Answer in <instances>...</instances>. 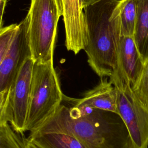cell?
Here are the masks:
<instances>
[{
	"label": "cell",
	"mask_w": 148,
	"mask_h": 148,
	"mask_svg": "<svg viewBox=\"0 0 148 148\" xmlns=\"http://www.w3.org/2000/svg\"><path fill=\"white\" fill-rule=\"evenodd\" d=\"M34 132L68 134L85 148H135L119 114L74 105L61 103L54 114Z\"/></svg>",
	"instance_id": "6da1fadb"
},
{
	"label": "cell",
	"mask_w": 148,
	"mask_h": 148,
	"mask_svg": "<svg viewBox=\"0 0 148 148\" xmlns=\"http://www.w3.org/2000/svg\"><path fill=\"white\" fill-rule=\"evenodd\" d=\"M119 0H101L83 8L87 62L100 77H110L117 66V49L121 38Z\"/></svg>",
	"instance_id": "7a4b0ae2"
},
{
	"label": "cell",
	"mask_w": 148,
	"mask_h": 148,
	"mask_svg": "<svg viewBox=\"0 0 148 148\" xmlns=\"http://www.w3.org/2000/svg\"><path fill=\"white\" fill-rule=\"evenodd\" d=\"M63 101L53 61L34 63L25 132H33L54 114Z\"/></svg>",
	"instance_id": "3957f363"
},
{
	"label": "cell",
	"mask_w": 148,
	"mask_h": 148,
	"mask_svg": "<svg viewBox=\"0 0 148 148\" xmlns=\"http://www.w3.org/2000/svg\"><path fill=\"white\" fill-rule=\"evenodd\" d=\"M28 35L35 63L53 61L55 40L60 16L55 0H31L27 13Z\"/></svg>",
	"instance_id": "277c9868"
},
{
	"label": "cell",
	"mask_w": 148,
	"mask_h": 148,
	"mask_svg": "<svg viewBox=\"0 0 148 148\" xmlns=\"http://www.w3.org/2000/svg\"><path fill=\"white\" fill-rule=\"evenodd\" d=\"M109 80L116 90L118 113L129 131L135 148H147L148 107L135 95L127 76L119 65Z\"/></svg>",
	"instance_id": "5b68a950"
},
{
	"label": "cell",
	"mask_w": 148,
	"mask_h": 148,
	"mask_svg": "<svg viewBox=\"0 0 148 148\" xmlns=\"http://www.w3.org/2000/svg\"><path fill=\"white\" fill-rule=\"evenodd\" d=\"M35 62L28 56L19 68L9 88L10 123L17 133L25 132V124Z\"/></svg>",
	"instance_id": "8992f818"
},
{
	"label": "cell",
	"mask_w": 148,
	"mask_h": 148,
	"mask_svg": "<svg viewBox=\"0 0 148 148\" xmlns=\"http://www.w3.org/2000/svg\"><path fill=\"white\" fill-rule=\"evenodd\" d=\"M27 15L18 24V29L0 65V92L9 89L25 58L31 56L29 45Z\"/></svg>",
	"instance_id": "52a82bcc"
},
{
	"label": "cell",
	"mask_w": 148,
	"mask_h": 148,
	"mask_svg": "<svg viewBox=\"0 0 148 148\" xmlns=\"http://www.w3.org/2000/svg\"><path fill=\"white\" fill-rule=\"evenodd\" d=\"M65 31V45L68 51L77 54L87 43V31L80 0H55Z\"/></svg>",
	"instance_id": "ba28073f"
},
{
	"label": "cell",
	"mask_w": 148,
	"mask_h": 148,
	"mask_svg": "<svg viewBox=\"0 0 148 148\" xmlns=\"http://www.w3.org/2000/svg\"><path fill=\"white\" fill-rule=\"evenodd\" d=\"M74 105L111 111L119 114L117 106V92L114 86L107 79L86 92L83 98L75 100Z\"/></svg>",
	"instance_id": "9c48e42d"
},
{
	"label": "cell",
	"mask_w": 148,
	"mask_h": 148,
	"mask_svg": "<svg viewBox=\"0 0 148 148\" xmlns=\"http://www.w3.org/2000/svg\"><path fill=\"white\" fill-rule=\"evenodd\" d=\"M144 61L132 36H121L117 49V65L125 72L131 87L137 82Z\"/></svg>",
	"instance_id": "30bf717a"
},
{
	"label": "cell",
	"mask_w": 148,
	"mask_h": 148,
	"mask_svg": "<svg viewBox=\"0 0 148 148\" xmlns=\"http://www.w3.org/2000/svg\"><path fill=\"white\" fill-rule=\"evenodd\" d=\"M28 139L39 148H85L73 136L60 132H31Z\"/></svg>",
	"instance_id": "8fae6325"
},
{
	"label": "cell",
	"mask_w": 148,
	"mask_h": 148,
	"mask_svg": "<svg viewBox=\"0 0 148 148\" xmlns=\"http://www.w3.org/2000/svg\"><path fill=\"white\" fill-rule=\"evenodd\" d=\"M137 18L134 39L143 61L148 57V0H136Z\"/></svg>",
	"instance_id": "7c38bea8"
},
{
	"label": "cell",
	"mask_w": 148,
	"mask_h": 148,
	"mask_svg": "<svg viewBox=\"0 0 148 148\" xmlns=\"http://www.w3.org/2000/svg\"><path fill=\"white\" fill-rule=\"evenodd\" d=\"M118 7L121 36L134 37L137 18L136 0H119Z\"/></svg>",
	"instance_id": "4fadbf2b"
},
{
	"label": "cell",
	"mask_w": 148,
	"mask_h": 148,
	"mask_svg": "<svg viewBox=\"0 0 148 148\" xmlns=\"http://www.w3.org/2000/svg\"><path fill=\"white\" fill-rule=\"evenodd\" d=\"M132 89L142 104L148 107V57L145 61L141 73Z\"/></svg>",
	"instance_id": "5bb4252c"
},
{
	"label": "cell",
	"mask_w": 148,
	"mask_h": 148,
	"mask_svg": "<svg viewBox=\"0 0 148 148\" xmlns=\"http://www.w3.org/2000/svg\"><path fill=\"white\" fill-rule=\"evenodd\" d=\"M9 124L0 125V148H24L21 142Z\"/></svg>",
	"instance_id": "9a60e30c"
},
{
	"label": "cell",
	"mask_w": 148,
	"mask_h": 148,
	"mask_svg": "<svg viewBox=\"0 0 148 148\" xmlns=\"http://www.w3.org/2000/svg\"><path fill=\"white\" fill-rule=\"evenodd\" d=\"M18 29V24H13L3 27L0 32V65Z\"/></svg>",
	"instance_id": "2e32d148"
},
{
	"label": "cell",
	"mask_w": 148,
	"mask_h": 148,
	"mask_svg": "<svg viewBox=\"0 0 148 148\" xmlns=\"http://www.w3.org/2000/svg\"><path fill=\"white\" fill-rule=\"evenodd\" d=\"M9 92V89L0 92V125L10 122Z\"/></svg>",
	"instance_id": "e0dca14e"
},
{
	"label": "cell",
	"mask_w": 148,
	"mask_h": 148,
	"mask_svg": "<svg viewBox=\"0 0 148 148\" xmlns=\"http://www.w3.org/2000/svg\"><path fill=\"white\" fill-rule=\"evenodd\" d=\"M7 0H2L0 3V32L3 28V16L5 11V8L6 5Z\"/></svg>",
	"instance_id": "ac0fdd59"
},
{
	"label": "cell",
	"mask_w": 148,
	"mask_h": 148,
	"mask_svg": "<svg viewBox=\"0 0 148 148\" xmlns=\"http://www.w3.org/2000/svg\"><path fill=\"white\" fill-rule=\"evenodd\" d=\"M23 142L24 143V148H39L36 145L28 139V138L24 139Z\"/></svg>",
	"instance_id": "d6986e66"
},
{
	"label": "cell",
	"mask_w": 148,
	"mask_h": 148,
	"mask_svg": "<svg viewBox=\"0 0 148 148\" xmlns=\"http://www.w3.org/2000/svg\"><path fill=\"white\" fill-rule=\"evenodd\" d=\"M100 1H101V0H80V2H81V5H82L83 8H84L87 6L92 5V4L97 3Z\"/></svg>",
	"instance_id": "ffe728a7"
},
{
	"label": "cell",
	"mask_w": 148,
	"mask_h": 148,
	"mask_svg": "<svg viewBox=\"0 0 148 148\" xmlns=\"http://www.w3.org/2000/svg\"><path fill=\"white\" fill-rule=\"evenodd\" d=\"M7 1H8V0H7Z\"/></svg>",
	"instance_id": "44dd1931"
}]
</instances>
